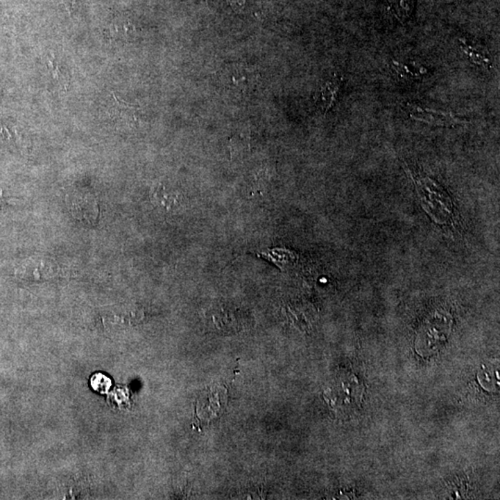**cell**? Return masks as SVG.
<instances>
[{"instance_id": "obj_11", "label": "cell", "mask_w": 500, "mask_h": 500, "mask_svg": "<svg viewBox=\"0 0 500 500\" xmlns=\"http://www.w3.org/2000/svg\"><path fill=\"white\" fill-rule=\"evenodd\" d=\"M49 67L51 69L52 76H53L55 80H57L58 82L60 83L64 82V74H63V71H62V69L60 68V66L58 64L56 60H49Z\"/></svg>"}, {"instance_id": "obj_7", "label": "cell", "mask_w": 500, "mask_h": 500, "mask_svg": "<svg viewBox=\"0 0 500 500\" xmlns=\"http://www.w3.org/2000/svg\"><path fill=\"white\" fill-rule=\"evenodd\" d=\"M392 70L399 78L420 80L430 74V69L422 62L413 60H392Z\"/></svg>"}, {"instance_id": "obj_8", "label": "cell", "mask_w": 500, "mask_h": 500, "mask_svg": "<svg viewBox=\"0 0 500 500\" xmlns=\"http://www.w3.org/2000/svg\"><path fill=\"white\" fill-rule=\"evenodd\" d=\"M225 74L228 85H230L233 89L241 91L243 93L250 91L255 87L257 77H258L253 71L239 67V66L229 69Z\"/></svg>"}, {"instance_id": "obj_1", "label": "cell", "mask_w": 500, "mask_h": 500, "mask_svg": "<svg viewBox=\"0 0 500 500\" xmlns=\"http://www.w3.org/2000/svg\"><path fill=\"white\" fill-rule=\"evenodd\" d=\"M408 173L415 183L425 211L436 223L444 225L451 219L453 207L451 200L443 189L432 179L415 170L408 169Z\"/></svg>"}, {"instance_id": "obj_4", "label": "cell", "mask_w": 500, "mask_h": 500, "mask_svg": "<svg viewBox=\"0 0 500 500\" xmlns=\"http://www.w3.org/2000/svg\"><path fill=\"white\" fill-rule=\"evenodd\" d=\"M457 45L461 54L472 64L485 71H490L493 68V60H492L491 55L486 49L474 41L465 37H458Z\"/></svg>"}, {"instance_id": "obj_9", "label": "cell", "mask_w": 500, "mask_h": 500, "mask_svg": "<svg viewBox=\"0 0 500 500\" xmlns=\"http://www.w3.org/2000/svg\"><path fill=\"white\" fill-rule=\"evenodd\" d=\"M388 9L399 23L405 24L413 15L415 0H386Z\"/></svg>"}, {"instance_id": "obj_12", "label": "cell", "mask_w": 500, "mask_h": 500, "mask_svg": "<svg viewBox=\"0 0 500 500\" xmlns=\"http://www.w3.org/2000/svg\"><path fill=\"white\" fill-rule=\"evenodd\" d=\"M66 1L69 2V3H70V5H71V4L74 3V0H66Z\"/></svg>"}, {"instance_id": "obj_5", "label": "cell", "mask_w": 500, "mask_h": 500, "mask_svg": "<svg viewBox=\"0 0 500 500\" xmlns=\"http://www.w3.org/2000/svg\"><path fill=\"white\" fill-rule=\"evenodd\" d=\"M69 208L77 220L92 223L98 216V206L93 197L87 195H71L67 197Z\"/></svg>"}, {"instance_id": "obj_6", "label": "cell", "mask_w": 500, "mask_h": 500, "mask_svg": "<svg viewBox=\"0 0 500 500\" xmlns=\"http://www.w3.org/2000/svg\"><path fill=\"white\" fill-rule=\"evenodd\" d=\"M343 77L333 76L320 85L316 96V104L322 112H327L338 101L343 87Z\"/></svg>"}, {"instance_id": "obj_10", "label": "cell", "mask_w": 500, "mask_h": 500, "mask_svg": "<svg viewBox=\"0 0 500 500\" xmlns=\"http://www.w3.org/2000/svg\"><path fill=\"white\" fill-rule=\"evenodd\" d=\"M91 388L94 390L98 392L101 394H106L110 390V386H112V380L106 375L101 374V372H96L93 374L90 379Z\"/></svg>"}, {"instance_id": "obj_3", "label": "cell", "mask_w": 500, "mask_h": 500, "mask_svg": "<svg viewBox=\"0 0 500 500\" xmlns=\"http://www.w3.org/2000/svg\"><path fill=\"white\" fill-rule=\"evenodd\" d=\"M151 201L163 212H176L184 204V196L178 190L164 184H157L150 193Z\"/></svg>"}, {"instance_id": "obj_2", "label": "cell", "mask_w": 500, "mask_h": 500, "mask_svg": "<svg viewBox=\"0 0 500 500\" xmlns=\"http://www.w3.org/2000/svg\"><path fill=\"white\" fill-rule=\"evenodd\" d=\"M407 110L408 116L413 120L430 126L452 127L466 123V121L458 117L454 113L421 106L416 103H408Z\"/></svg>"}]
</instances>
